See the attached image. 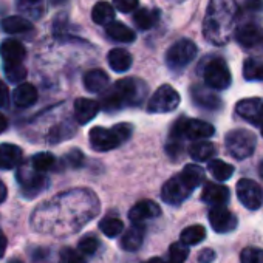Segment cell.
Listing matches in <instances>:
<instances>
[{"label":"cell","instance_id":"6da1fadb","mask_svg":"<svg viewBox=\"0 0 263 263\" xmlns=\"http://www.w3.org/2000/svg\"><path fill=\"white\" fill-rule=\"evenodd\" d=\"M98 212L96 195L87 189H76L42 204L33 215V224L39 232L68 235L81 229Z\"/></svg>","mask_w":263,"mask_h":263},{"label":"cell","instance_id":"7a4b0ae2","mask_svg":"<svg viewBox=\"0 0 263 263\" xmlns=\"http://www.w3.org/2000/svg\"><path fill=\"white\" fill-rule=\"evenodd\" d=\"M237 13L235 0H209L203 22L204 37L214 45L228 44L235 27Z\"/></svg>","mask_w":263,"mask_h":263},{"label":"cell","instance_id":"3957f363","mask_svg":"<svg viewBox=\"0 0 263 263\" xmlns=\"http://www.w3.org/2000/svg\"><path fill=\"white\" fill-rule=\"evenodd\" d=\"M147 95V85L135 78L119 79L115 87L102 98L101 108L105 111H116L122 107L140 105Z\"/></svg>","mask_w":263,"mask_h":263},{"label":"cell","instance_id":"277c9868","mask_svg":"<svg viewBox=\"0 0 263 263\" xmlns=\"http://www.w3.org/2000/svg\"><path fill=\"white\" fill-rule=\"evenodd\" d=\"M215 134V128L200 119H189V118H180L171 132V140L175 141H183V140H192V141H200L204 138H211Z\"/></svg>","mask_w":263,"mask_h":263},{"label":"cell","instance_id":"5b68a950","mask_svg":"<svg viewBox=\"0 0 263 263\" xmlns=\"http://www.w3.org/2000/svg\"><path fill=\"white\" fill-rule=\"evenodd\" d=\"M255 137L248 130L235 128L224 137V146L228 154L235 160H245L255 151Z\"/></svg>","mask_w":263,"mask_h":263},{"label":"cell","instance_id":"8992f818","mask_svg":"<svg viewBox=\"0 0 263 263\" xmlns=\"http://www.w3.org/2000/svg\"><path fill=\"white\" fill-rule=\"evenodd\" d=\"M197 53H198V48L192 41L180 39L167 50L166 64L171 70H183L195 59Z\"/></svg>","mask_w":263,"mask_h":263},{"label":"cell","instance_id":"52a82bcc","mask_svg":"<svg viewBox=\"0 0 263 263\" xmlns=\"http://www.w3.org/2000/svg\"><path fill=\"white\" fill-rule=\"evenodd\" d=\"M203 78L208 87L214 90H226L231 85V71L220 58H212L203 68Z\"/></svg>","mask_w":263,"mask_h":263},{"label":"cell","instance_id":"ba28073f","mask_svg":"<svg viewBox=\"0 0 263 263\" xmlns=\"http://www.w3.org/2000/svg\"><path fill=\"white\" fill-rule=\"evenodd\" d=\"M195 189L189 184L184 175L180 172L178 175L167 180L161 189V198L167 204H180L183 203Z\"/></svg>","mask_w":263,"mask_h":263},{"label":"cell","instance_id":"9c48e42d","mask_svg":"<svg viewBox=\"0 0 263 263\" xmlns=\"http://www.w3.org/2000/svg\"><path fill=\"white\" fill-rule=\"evenodd\" d=\"M180 104V95L175 88L171 85H161L149 99L147 110L151 113H167L178 107Z\"/></svg>","mask_w":263,"mask_h":263},{"label":"cell","instance_id":"30bf717a","mask_svg":"<svg viewBox=\"0 0 263 263\" xmlns=\"http://www.w3.org/2000/svg\"><path fill=\"white\" fill-rule=\"evenodd\" d=\"M17 180L22 186V194L27 198L37 197L48 186L47 177L42 175V172H37L36 169L30 171L28 167H22L17 174Z\"/></svg>","mask_w":263,"mask_h":263},{"label":"cell","instance_id":"8fae6325","mask_svg":"<svg viewBox=\"0 0 263 263\" xmlns=\"http://www.w3.org/2000/svg\"><path fill=\"white\" fill-rule=\"evenodd\" d=\"M237 197L240 203L251 211L258 209L263 201L261 187L254 180H248V178H241L237 183Z\"/></svg>","mask_w":263,"mask_h":263},{"label":"cell","instance_id":"7c38bea8","mask_svg":"<svg viewBox=\"0 0 263 263\" xmlns=\"http://www.w3.org/2000/svg\"><path fill=\"white\" fill-rule=\"evenodd\" d=\"M90 146L96 152H108L116 149L122 141L115 134L113 128H104V127H93L88 134Z\"/></svg>","mask_w":263,"mask_h":263},{"label":"cell","instance_id":"4fadbf2b","mask_svg":"<svg viewBox=\"0 0 263 263\" xmlns=\"http://www.w3.org/2000/svg\"><path fill=\"white\" fill-rule=\"evenodd\" d=\"M209 223L215 232L224 234V232L234 231L238 224V220L223 204V206H212V209L209 211Z\"/></svg>","mask_w":263,"mask_h":263},{"label":"cell","instance_id":"5bb4252c","mask_svg":"<svg viewBox=\"0 0 263 263\" xmlns=\"http://www.w3.org/2000/svg\"><path fill=\"white\" fill-rule=\"evenodd\" d=\"M235 111L241 119L251 122L252 125L260 127L263 124V99L258 98L243 99L235 105Z\"/></svg>","mask_w":263,"mask_h":263},{"label":"cell","instance_id":"9a60e30c","mask_svg":"<svg viewBox=\"0 0 263 263\" xmlns=\"http://www.w3.org/2000/svg\"><path fill=\"white\" fill-rule=\"evenodd\" d=\"M161 215V208L152 200H141L128 211V218L132 223L141 224L146 220H152Z\"/></svg>","mask_w":263,"mask_h":263},{"label":"cell","instance_id":"2e32d148","mask_svg":"<svg viewBox=\"0 0 263 263\" xmlns=\"http://www.w3.org/2000/svg\"><path fill=\"white\" fill-rule=\"evenodd\" d=\"M235 39L243 48H254L263 42V30L258 24H245L235 31Z\"/></svg>","mask_w":263,"mask_h":263},{"label":"cell","instance_id":"e0dca14e","mask_svg":"<svg viewBox=\"0 0 263 263\" xmlns=\"http://www.w3.org/2000/svg\"><path fill=\"white\" fill-rule=\"evenodd\" d=\"M229 189L218 183H206L201 192V200L211 206H223L229 201Z\"/></svg>","mask_w":263,"mask_h":263},{"label":"cell","instance_id":"ac0fdd59","mask_svg":"<svg viewBox=\"0 0 263 263\" xmlns=\"http://www.w3.org/2000/svg\"><path fill=\"white\" fill-rule=\"evenodd\" d=\"M214 88L211 87H203V85H194L192 87V99L195 101L197 105L208 108V110H215L221 107V99L212 91Z\"/></svg>","mask_w":263,"mask_h":263},{"label":"cell","instance_id":"d6986e66","mask_svg":"<svg viewBox=\"0 0 263 263\" xmlns=\"http://www.w3.org/2000/svg\"><path fill=\"white\" fill-rule=\"evenodd\" d=\"M101 104L95 99L88 98H79L74 101V118L79 124L90 122L99 111Z\"/></svg>","mask_w":263,"mask_h":263},{"label":"cell","instance_id":"ffe728a7","mask_svg":"<svg viewBox=\"0 0 263 263\" xmlns=\"http://www.w3.org/2000/svg\"><path fill=\"white\" fill-rule=\"evenodd\" d=\"M22 161V149L16 144H0V171H10Z\"/></svg>","mask_w":263,"mask_h":263},{"label":"cell","instance_id":"44dd1931","mask_svg":"<svg viewBox=\"0 0 263 263\" xmlns=\"http://www.w3.org/2000/svg\"><path fill=\"white\" fill-rule=\"evenodd\" d=\"M25 47L14 39H8L0 45V56L5 64H21L25 58Z\"/></svg>","mask_w":263,"mask_h":263},{"label":"cell","instance_id":"7402d4cb","mask_svg":"<svg viewBox=\"0 0 263 263\" xmlns=\"http://www.w3.org/2000/svg\"><path fill=\"white\" fill-rule=\"evenodd\" d=\"M143 240H144V228L138 223H134V226L128 228L124 232V235L121 238V248L134 252L141 248Z\"/></svg>","mask_w":263,"mask_h":263},{"label":"cell","instance_id":"603a6c76","mask_svg":"<svg viewBox=\"0 0 263 263\" xmlns=\"http://www.w3.org/2000/svg\"><path fill=\"white\" fill-rule=\"evenodd\" d=\"M108 85V76L101 68H93L84 76V87L91 93H101Z\"/></svg>","mask_w":263,"mask_h":263},{"label":"cell","instance_id":"cb8c5ba5","mask_svg":"<svg viewBox=\"0 0 263 263\" xmlns=\"http://www.w3.org/2000/svg\"><path fill=\"white\" fill-rule=\"evenodd\" d=\"M14 104L21 108H28L37 101V88L33 84H21L13 95Z\"/></svg>","mask_w":263,"mask_h":263},{"label":"cell","instance_id":"d4e9b609","mask_svg":"<svg viewBox=\"0 0 263 263\" xmlns=\"http://www.w3.org/2000/svg\"><path fill=\"white\" fill-rule=\"evenodd\" d=\"M108 65L116 73H124L132 67V54L122 48H113L110 50L108 56Z\"/></svg>","mask_w":263,"mask_h":263},{"label":"cell","instance_id":"484cf974","mask_svg":"<svg viewBox=\"0 0 263 263\" xmlns=\"http://www.w3.org/2000/svg\"><path fill=\"white\" fill-rule=\"evenodd\" d=\"M105 33L110 39H113L116 42H134L135 41V31L130 30L122 22H116V21L110 22L108 25H105Z\"/></svg>","mask_w":263,"mask_h":263},{"label":"cell","instance_id":"4316f807","mask_svg":"<svg viewBox=\"0 0 263 263\" xmlns=\"http://www.w3.org/2000/svg\"><path fill=\"white\" fill-rule=\"evenodd\" d=\"M217 152V147L215 144L209 143V141H195L191 147H189V155L192 157V160L198 161V163H203V161H211L212 157L215 155Z\"/></svg>","mask_w":263,"mask_h":263},{"label":"cell","instance_id":"83f0119b","mask_svg":"<svg viewBox=\"0 0 263 263\" xmlns=\"http://www.w3.org/2000/svg\"><path fill=\"white\" fill-rule=\"evenodd\" d=\"M158 19H160V11L151 10V8H141V10L135 11V14H134V24L143 31L154 28L157 25Z\"/></svg>","mask_w":263,"mask_h":263},{"label":"cell","instance_id":"f1b7e54d","mask_svg":"<svg viewBox=\"0 0 263 263\" xmlns=\"http://www.w3.org/2000/svg\"><path fill=\"white\" fill-rule=\"evenodd\" d=\"M91 19L98 25H108L110 22L115 21V8H113V5L101 0V2H98L91 10Z\"/></svg>","mask_w":263,"mask_h":263},{"label":"cell","instance_id":"f546056e","mask_svg":"<svg viewBox=\"0 0 263 263\" xmlns=\"http://www.w3.org/2000/svg\"><path fill=\"white\" fill-rule=\"evenodd\" d=\"M2 27L10 34H21V33H27V31L33 30L31 22L22 16H10V17L4 19Z\"/></svg>","mask_w":263,"mask_h":263},{"label":"cell","instance_id":"4dcf8cb0","mask_svg":"<svg viewBox=\"0 0 263 263\" xmlns=\"http://www.w3.org/2000/svg\"><path fill=\"white\" fill-rule=\"evenodd\" d=\"M208 169L212 174V177L218 181H226L234 175V166H231L221 160H211Z\"/></svg>","mask_w":263,"mask_h":263},{"label":"cell","instance_id":"1f68e13d","mask_svg":"<svg viewBox=\"0 0 263 263\" xmlns=\"http://www.w3.org/2000/svg\"><path fill=\"white\" fill-rule=\"evenodd\" d=\"M180 238L187 246H194V245H198L200 241H203L206 238V231L201 224H192V226L183 229Z\"/></svg>","mask_w":263,"mask_h":263},{"label":"cell","instance_id":"d6a6232c","mask_svg":"<svg viewBox=\"0 0 263 263\" xmlns=\"http://www.w3.org/2000/svg\"><path fill=\"white\" fill-rule=\"evenodd\" d=\"M243 76L246 81H263V61L246 59L243 65Z\"/></svg>","mask_w":263,"mask_h":263},{"label":"cell","instance_id":"836d02e7","mask_svg":"<svg viewBox=\"0 0 263 263\" xmlns=\"http://www.w3.org/2000/svg\"><path fill=\"white\" fill-rule=\"evenodd\" d=\"M99 229L102 231L104 235L113 238L124 231V223L116 217H105L99 221Z\"/></svg>","mask_w":263,"mask_h":263},{"label":"cell","instance_id":"e575fe53","mask_svg":"<svg viewBox=\"0 0 263 263\" xmlns=\"http://www.w3.org/2000/svg\"><path fill=\"white\" fill-rule=\"evenodd\" d=\"M56 166V158L48 154V152H41V154H36L33 158H31V167L36 169L37 172H48L51 171L53 167Z\"/></svg>","mask_w":263,"mask_h":263},{"label":"cell","instance_id":"d590c367","mask_svg":"<svg viewBox=\"0 0 263 263\" xmlns=\"http://www.w3.org/2000/svg\"><path fill=\"white\" fill-rule=\"evenodd\" d=\"M181 174L184 175V178L189 181V184H191L194 189H197V187L204 181V171H203L198 164H187V166L181 171Z\"/></svg>","mask_w":263,"mask_h":263},{"label":"cell","instance_id":"8d00e7d4","mask_svg":"<svg viewBox=\"0 0 263 263\" xmlns=\"http://www.w3.org/2000/svg\"><path fill=\"white\" fill-rule=\"evenodd\" d=\"M4 70H5L8 81L13 84H19L27 78V68L22 65V62L21 64H5Z\"/></svg>","mask_w":263,"mask_h":263},{"label":"cell","instance_id":"74e56055","mask_svg":"<svg viewBox=\"0 0 263 263\" xmlns=\"http://www.w3.org/2000/svg\"><path fill=\"white\" fill-rule=\"evenodd\" d=\"M169 255L172 263H184L189 255V248L183 241H175L169 248Z\"/></svg>","mask_w":263,"mask_h":263},{"label":"cell","instance_id":"f35d334b","mask_svg":"<svg viewBox=\"0 0 263 263\" xmlns=\"http://www.w3.org/2000/svg\"><path fill=\"white\" fill-rule=\"evenodd\" d=\"M19 10L25 14L39 17L44 11V0H19Z\"/></svg>","mask_w":263,"mask_h":263},{"label":"cell","instance_id":"ab89813d","mask_svg":"<svg viewBox=\"0 0 263 263\" xmlns=\"http://www.w3.org/2000/svg\"><path fill=\"white\" fill-rule=\"evenodd\" d=\"M99 248V240L95 235H85L84 238L79 240L78 245V251L82 255H93Z\"/></svg>","mask_w":263,"mask_h":263},{"label":"cell","instance_id":"60d3db41","mask_svg":"<svg viewBox=\"0 0 263 263\" xmlns=\"http://www.w3.org/2000/svg\"><path fill=\"white\" fill-rule=\"evenodd\" d=\"M240 263H263V249L245 248L240 254Z\"/></svg>","mask_w":263,"mask_h":263},{"label":"cell","instance_id":"b9f144b4","mask_svg":"<svg viewBox=\"0 0 263 263\" xmlns=\"http://www.w3.org/2000/svg\"><path fill=\"white\" fill-rule=\"evenodd\" d=\"M138 0H113V5L121 13H134L138 8Z\"/></svg>","mask_w":263,"mask_h":263},{"label":"cell","instance_id":"7bdbcfd3","mask_svg":"<svg viewBox=\"0 0 263 263\" xmlns=\"http://www.w3.org/2000/svg\"><path fill=\"white\" fill-rule=\"evenodd\" d=\"M61 258H62V263H85L79 251H73L68 248L61 252Z\"/></svg>","mask_w":263,"mask_h":263},{"label":"cell","instance_id":"ee69618b","mask_svg":"<svg viewBox=\"0 0 263 263\" xmlns=\"http://www.w3.org/2000/svg\"><path fill=\"white\" fill-rule=\"evenodd\" d=\"M113 130H115V134L119 137V140L121 141H125V140H128L130 138V135H132V132H134V127H132L130 124H116L115 127H113Z\"/></svg>","mask_w":263,"mask_h":263},{"label":"cell","instance_id":"f6af8a7d","mask_svg":"<svg viewBox=\"0 0 263 263\" xmlns=\"http://www.w3.org/2000/svg\"><path fill=\"white\" fill-rule=\"evenodd\" d=\"M65 161H67V164H70L71 167H81L82 163H84V155H82L81 151L73 149V151L65 157Z\"/></svg>","mask_w":263,"mask_h":263},{"label":"cell","instance_id":"bcb514c9","mask_svg":"<svg viewBox=\"0 0 263 263\" xmlns=\"http://www.w3.org/2000/svg\"><path fill=\"white\" fill-rule=\"evenodd\" d=\"M214 260H215V252L212 249L206 248V249H201L198 252V261L200 263H212Z\"/></svg>","mask_w":263,"mask_h":263},{"label":"cell","instance_id":"7dc6e473","mask_svg":"<svg viewBox=\"0 0 263 263\" xmlns=\"http://www.w3.org/2000/svg\"><path fill=\"white\" fill-rule=\"evenodd\" d=\"M10 101V91L8 87L0 81V107H7Z\"/></svg>","mask_w":263,"mask_h":263},{"label":"cell","instance_id":"c3c4849f","mask_svg":"<svg viewBox=\"0 0 263 263\" xmlns=\"http://www.w3.org/2000/svg\"><path fill=\"white\" fill-rule=\"evenodd\" d=\"M7 246H8V238H7V235L2 231H0V257L5 255Z\"/></svg>","mask_w":263,"mask_h":263},{"label":"cell","instance_id":"681fc988","mask_svg":"<svg viewBox=\"0 0 263 263\" xmlns=\"http://www.w3.org/2000/svg\"><path fill=\"white\" fill-rule=\"evenodd\" d=\"M7 195H8V189H7L5 183L0 180V203H4L7 200Z\"/></svg>","mask_w":263,"mask_h":263},{"label":"cell","instance_id":"f907efd6","mask_svg":"<svg viewBox=\"0 0 263 263\" xmlns=\"http://www.w3.org/2000/svg\"><path fill=\"white\" fill-rule=\"evenodd\" d=\"M7 127H8V121H7L4 113H0V134H4V132L7 130Z\"/></svg>","mask_w":263,"mask_h":263},{"label":"cell","instance_id":"816d5d0a","mask_svg":"<svg viewBox=\"0 0 263 263\" xmlns=\"http://www.w3.org/2000/svg\"><path fill=\"white\" fill-rule=\"evenodd\" d=\"M144 263H164L161 258H158V257H155V258H151V260H147V261H144Z\"/></svg>","mask_w":263,"mask_h":263},{"label":"cell","instance_id":"f5cc1de1","mask_svg":"<svg viewBox=\"0 0 263 263\" xmlns=\"http://www.w3.org/2000/svg\"><path fill=\"white\" fill-rule=\"evenodd\" d=\"M8 263H24V261H22L21 258H11V260H10Z\"/></svg>","mask_w":263,"mask_h":263},{"label":"cell","instance_id":"db71d44e","mask_svg":"<svg viewBox=\"0 0 263 263\" xmlns=\"http://www.w3.org/2000/svg\"><path fill=\"white\" fill-rule=\"evenodd\" d=\"M260 174H261V177H263V163H261V166H260Z\"/></svg>","mask_w":263,"mask_h":263},{"label":"cell","instance_id":"11a10c76","mask_svg":"<svg viewBox=\"0 0 263 263\" xmlns=\"http://www.w3.org/2000/svg\"><path fill=\"white\" fill-rule=\"evenodd\" d=\"M260 128H261V137H263V124L260 125Z\"/></svg>","mask_w":263,"mask_h":263},{"label":"cell","instance_id":"9f6ffc18","mask_svg":"<svg viewBox=\"0 0 263 263\" xmlns=\"http://www.w3.org/2000/svg\"><path fill=\"white\" fill-rule=\"evenodd\" d=\"M167 263H172V261H167Z\"/></svg>","mask_w":263,"mask_h":263}]
</instances>
